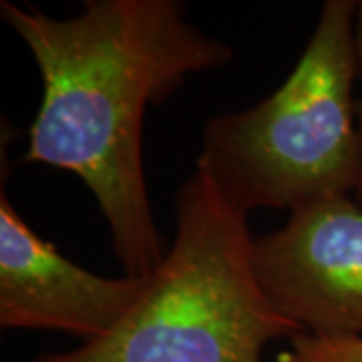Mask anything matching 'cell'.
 Returning a JSON list of instances; mask_svg holds the SVG:
<instances>
[{
	"label": "cell",
	"mask_w": 362,
	"mask_h": 362,
	"mask_svg": "<svg viewBox=\"0 0 362 362\" xmlns=\"http://www.w3.org/2000/svg\"><path fill=\"white\" fill-rule=\"evenodd\" d=\"M0 16L42 81L23 161L77 175L123 272L151 276L168 252L145 180V111L189 77L230 63L233 51L189 23L180 0H85L71 18L2 0Z\"/></svg>",
	"instance_id": "cell-1"
},
{
	"label": "cell",
	"mask_w": 362,
	"mask_h": 362,
	"mask_svg": "<svg viewBox=\"0 0 362 362\" xmlns=\"http://www.w3.org/2000/svg\"><path fill=\"white\" fill-rule=\"evenodd\" d=\"M354 26V0H326L284 83L256 105L204 125L195 169L246 216L292 214L356 194L362 147Z\"/></svg>",
	"instance_id": "cell-2"
},
{
	"label": "cell",
	"mask_w": 362,
	"mask_h": 362,
	"mask_svg": "<svg viewBox=\"0 0 362 362\" xmlns=\"http://www.w3.org/2000/svg\"><path fill=\"white\" fill-rule=\"evenodd\" d=\"M175 218L165 259L111 334L30 362H264L270 342L304 334L259 286L247 216L199 169Z\"/></svg>",
	"instance_id": "cell-3"
},
{
	"label": "cell",
	"mask_w": 362,
	"mask_h": 362,
	"mask_svg": "<svg viewBox=\"0 0 362 362\" xmlns=\"http://www.w3.org/2000/svg\"><path fill=\"white\" fill-rule=\"evenodd\" d=\"M254 268L270 304L316 338H362V207L338 197L292 211L254 238Z\"/></svg>",
	"instance_id": "cell-4"
},
{
	"label": "cell",
	"mask_w": 362,
	"mask_h": 362,
	"mask_svg": "<svg viewBox=\"0 0 362 362\" xmlns=\"http://www.w3.org/2000/svg\"><path fill=\"white\" fill-rule=\"evenodd\" d=\"M147 278H105L65 258L26 223L0 187V326L49 330L90 342L137 306Z\"/></svg>",
	"instance_id": "cell-5"
},
{
	"label": "cell",
	"mask_w": 362,
	"mask_h": 362,
	"mask_svg": "<svg viewBox=\"0 0 362 362\" xmlns=\"http://www.w3.org/2000/svg\"><path fill=\"white\" fill-rule=\"evenodd\" d=\"M278 362H362V338H316L298 334Z\"/></svg>",
	"instance_id": "cell-6"
},
{
	"label": "cell",
	"mask_w": 362,
	"mask_h": 362,
	"mask_svg": "<svg viewBox=\"0 0 362 362\" xmlns=\"http://www.w3.org/2000/svg\"><path fill=\"white\" fill-rule=\"evenodd\" d=\"M354 37H356V57H358V78L362 81V0L356 2V26H354ZM358 131H361V147H362V101L358 103ZM354 202L362 207V171L361 181L354 194Z\"/></svg>",
	"instance_id": "cell-7"
}]
</instances>
